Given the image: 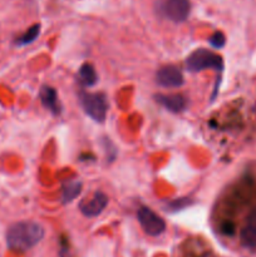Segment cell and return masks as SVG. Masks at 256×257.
<instances>
[{
    "mask_svg": "<svg viewBox=\"0 0 256 257\" xmlns=\"http://www.w3.org/2000/svg\"><path fill=\"white\" fill-rule=\"evenodd\" d=\"M44 227L35 221H20L7 231V245L15 252H27L44 237Z\"/></svg>",
    "mask_w": 256,
    "mask_h": 257,
    "instance_id": "6da1fadb",
    "label": "cell"
},
{
    "mask_svg": "<svg viewBox=\"0 0 256 257\" xmlns=\"http://www.w3.org/2000/svg\"><path fill=\"white\" fill-rule=\"evenodd\" d=\"M186 69L190 72H201L205 69H215L221 72L223 69V60L220 55L208 49H196L186 58Z\"/></svg>",
    "mask_w": 256,
    "mask_h": 257,
    "instance_id": "7a4b0ae2",
    "label": "cell"
},
{
    "mask_svg": "<svg viewBox=\"0 0 256 257\" xmlns=\"http://www.w3.org/2000/svg\"><path fill=\"white\" fill-rule=\"evenodd\" d=\"M79 102L85 114L89 115L95 122H104L107 117L108 100L103 93H79Z\"/></svg>",
    "mask_w": 256,
    "mask_h": 257,
    "instance_id": "3957f363",
    "label": "cell"
},
{
    "mask_svg": "<svg viewBox=\"0 0 256 257\" xmlns=\"http://www.w3.org/2000/svg\"><path fill=\"white\" fill-rule=\"evenodd\" d=\"M137 218L140 222L141 227L143 228L147 235L150 236H160L161 233L165 232L166 230V222L161 216H158L155 211L151 210L150 207H142L138 208L137 211Z\"/></svg>",
    "mask_w": 256,
    "mask_h": 257,
    "instance_id": "277c9868",
    "label": "cell"
},
{
    "mask_svg": "<svg viewBox=\"0 0 256 257\" xmlns=\"http://www.w3.org/2000/svg\"><path fill=\"white\" fill-rule=\"evenodd\" d=\"M108 205V197L105 193L97 191L90 197H85L79 203V210L85 217H97L104 211Z\"/></svg>",
    "mask_w": 256,
    "mask_h": 257,
    "instance_id": "5b68a950",
    "label": "cell"
},
{
    "mask_svg": "<svg viewBox=\"0 0 256 257\" xmlns=\"http://www.w3.org/2000/svg\"><path fill=\"white\" fill-rule=\"evenodd\" d=\"M240 242L247 250H256V205L243 221L240 231Z\"/></svg>",
    "mask_w": 256,
    "mask_h": 257,
    "instance_id": "8992f818",
    "label": "cell"
},
{
    "mask_svg": "<svg viewBox=\"0 0 256 257\" xmlns=\"http://www.w3.org/2000/svg\"><path fill=\"white\" fill-rule=\"evenodd\" d=\"M162 13L166 18L172 22H185L190 14V2L188 0H165L162 4Z\"/></svg>",
    "mask_w": 256,
    "mask_h": 257,
    "instance_id": "52a82bcc",
    "label": "cell"
},
{
    "mask_svg": "<svg viewBox=\"0 0 256 257\" xmlns=\"http://www.w3.org/2000/svg\"><path fill=\"white\" fill-rule=\"evenodd\" d=\"M156 82L165 88H180L183 84V74L175 65L162 67L156 74Z\"/></svg>",
    "mask_w": 256,
    "mask_h": 257,
    "instance_id": "ba28073f",
    "label": "cell"
},
{
    "mask_svg": "<svg viewBox=\"0 0 256 257\" xmlns=\"http://www.w3.org/2000/svg\"><path fill=\"white\" fill-rule=\"evenodd\" d=\"M156 102L173 113H181L187 107V100L181 94H156Z\"/></svg>",
    "mask_w": 256,
    "mask_h": 257,
    "instance_id": "9c48e42d",
    "label": "cell"
},
{
    "mask_svg": "<svg viewBox=\"0 0 256 257\" xmlns=\"http://www.w3.org/2000/svg\"><path fill=\"white\" fill-rule=\"evenodd\" d=\"M39 97L40 100H42V104L48 110H50L53 114H59L60 110H62V107H60L59 99H58L57 90L54 88L49 87V85H44L40 89Z\"/></svg>",
    "mask_w": 256,
    "mask_h": 257,
    "instance_id": "30bf717a",
    "label": "cell"
},
{
    "mask_svg": "<svg viewBox=\"0 0 256 257\" xmlns=\"http://www.w3.org/2000/svg\"><path fill=\"white\" fill-rule=\"evenodd\" d=\"M82 182L78 180H70L64 183L62 191V201L63 203H70L79 196L82 192Z\"/></svg>",
    "mask_w": 256,
    "mask_h": 257,
    "instance_id": "8fae6325",
    "label": "cell"
},
{
    "mask_svg": "<svg viewBox=\"0 0 256 257\" xmlns=\"http://www.w3.org/2000/svg\"><path fill=\"white\" fill-rule=\"evenodd\" d=\"M78 80L84 87H93L98 82V75L94 67L89 63H85L78 70Z\"/></svg>",
    "mask_w": 256,
    "mask_h": 257,
    "instance_id": "7c38bea8",
    "label": "cell"
},
{
    "mask_svg": "<svg viewBox=\"0 0 256 257\" xmlns=\"http://www.w3.org/2000/svg\"><path fill=\"white\" fill-rule=\"evenodd\" d=\"M40 34V24H34L33 27H30L24 34L20 35L19 38H17L15 43H17L18 47H24V45L30 44V43L34 42Z\"/></svg>",
    "mask_w": 256,
    "mask_h": 257,
    "instance_id": "4fadbf2b",
    "label": "cell"
},
{
    "mask_svg": "<svg viewBox=\"0 0 256 257\" xmlns=\"http://www.w3.org/2000/svg\"><path fill=\"white\" fill-rule=\"evenodd\" d=\"M208 43H210L211 47L216 48V49H221V48L225 45L226 38H225V35H223V33L216 32L215 34L211 35L210 39H208Z\"/></svg>",
    "mask_w": 256,
    "mask_h": 257,
    "instance_id": "5bb4252c",
    "label": "cell"
},
{
    "mask_svg": "<svg viewBox=\"0 0 256 257\" xmlns=\"http://www.w3.org/2000/svg\"><path fill=\"white\" fill-rule=\"evenodd\" d=\"M187 205H188V198H178V200H175L172 201V202H170L168 207H170L171 210L178 211L180 208L186 207Z\"/></svg>",
    "mask_w": 256,
    "mask_h": 257,
    "instance_id": "9a60e30c",
    "label": "cell"
}]
</instances>
